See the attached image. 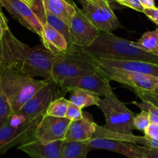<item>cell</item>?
I'll list each match as a JSON object with an SVG mask.
<instances>
[{"label":"cell","instance_id":"1","mask_svg":"<svg viewBox=\"0 0 158 158\" xmlns=\"http://www.w3.org/2000/svg\"><path fill=\"white\" fill-rule=\"evenodd\" d=\"M54 55L46 49L32 48L8 29L0 40V67L30 77L50 80Z\"/></svg>","mask_w":158,"mask_h":158},{"label":"cell","instance_id":"2","mask_svg":"<svg viewBox=\"0 0 158 158\" xmlns=\"http://www.w3.org/2000/svg\"><path fill=\"white\" fill-rule=\"evenodd\" d=\"M81 49L88 56L96 60H140L152 63L154 56L140 49L135 42L104 32H100L92 44Z\"/></svg>","mask_w":158,"mask_h":158},{"label":"cell","instance_id":"3","mask_svg":"<svg viewBox=\"0 0 158 158\" xmlns=\"http://www.w3.org/2000/svg\"><path fill=\"white\" fill-rule=\"evenodd\" d=\"M50 80H35L26 74L0 67V85L9 99L14 114L49 83Z\"/></svg>","mask_w":158,"mask_h":158},{"label":"cell","instance_id":"4","mask_svg":"<svg viewBox=\"0 0 158 158\" xmlns=\"http://www.w3.org/2000/svg\"><path fill=\"white\" fill-rule=\"evenodd\" d=\"M98 72L92 59L75 46L64 53L54 55L50 80L58 84L66 79L76 78Z\"/></svg>","mask_w":158,"mask_h":158},{"label":"cell","instance_id":"5","mask_svg":"<svg viewBox=\"0 0 158 158\" xmlns=\"http://www.w3.org/2000/svg\"><path fill=\"white\" fill-rule=\"evenodd\" d=\"M98 107L106 118V125L103 127L105 129L119 134H133V131L135 129L134 125L135 114L128 109L115 94L101 99L99 102Z\"/></svg>","mask_w":158,"mask_h":158},{"label":"cell","instance_id":"6","mask_svg":"<svg viewBox=\"0 0 158 158\" xmlns=\"http://www.w3.org/2000/svg\"><path fill=\"white\" fill-rule=\"evenodd\" d=\"M46 112H42L27 119L18 127L11 126L9 123L0 127V156L14 146L35 139V132Z\"/></svg>","mask_w":158,"mask_h":158},{"label":"cell","instance_id":"7","mask_svg":"<svg viewBox=\"0 0 158 158\" xmlns=\"http://www.w3.org/2000/svg\"><path fill=\"white\" fill-rule=\"evenodd\" d=\"M82 6V12L89 21L100 32L112 33L120 27L118 19L114 14L108 1L93 2L78 0Z\"/></svg>","mask_w":158,"mask_h":158},{"label":"cell","instance_id":"8","mask_svg":"<svg viewBox=\"0 0 158 158\" xmlns=\"http://www.w3.org/2000/svg\"><path fill=\"white\" fill-rule=\"evenodd\" d=\"M94 62V60H93ZM95 63L98 70L110 81H116L129 88L153 92L158 87V77Z\"/></svg>","mask_w":158,"mask_h":158},{"label":"cell","instance_id":"9","mask_svg":"<svg viewBox=\"0 0 158 158\" xmlns=\"http://www.w3.org/2000/svg\"><path fill=\"white\" fill-rule=\"evenodd\" d=\"M66 91L53 80H49L46 86L37 92L19 113L29 118L42 112H46L50 103L57 98L64 97Z\"/></svg>","mask_w":158,"mask_h":158},{"label":"cell","instance_id":"10","mask_svg":"<svg viewBox=\"0 0 158 158\" xmlns=\"http://www.w3.org/2000/svg\"><path fill=\"white\" fill-rule=\"evenodd\" d=\"M60 86L66 92L80 89L94 93L99 96H103L104 97L114 94L110 80L99 70L95 73L66 79L60 83Z\"/></svg>","mask_w":158,"mask_h":158},{"label":"cell","instance_id":"11","mask_svg":"<svg viewBox=\"0 0 158 158\" xmlns=\"http://www.w3.org/2000/svg\"><path fill=\"white\" fill-rule=\"evenodd\" d=\"M69 26L73 46L79 48L92 44L100 33L78 7Z\"/></svg>","mask_w":158,"mask_h":158},{"label":"cell","instance_id":"12","mask_svg":"<svg viewBox=\"0 0 158 158\" xmlns=\"http://www.w3.org/2000/svg\"><path fill=\"white\" fill-rule=\"evenodd\" d=\"M0 7L5 8L19 23L41 38L43 23L28 5L20 0H0Z\"/></svg>","mask_w":158,"mask_h":158},{"label":"cell","instance_id":"13","mask_svg":"<svg viewBox=\"0 0 158 158\" xmlns=\"http://www.w3.org/2000/svg\"><path fill=\"white\" fill-rule=\"evenodd\" d=\"M71 121L66 117H55L45 114L35 132V139L43 143L65 140Z\"/></svg>","mask_w":158,"mask_h":158},{"label":"cell","instance_id":"14","mask_svg":"<svg viewBox=\"0 0 158 158\" xmlns=\"http://www.w3.org/2000/svg\"><path fill=\"white\" fill-rule=\"evenodd\" d=\"M88 142L89 151L102 149L123 154L129 158H143L146 147L109 138L93 137Z\"/></svg>","mask_w":158,"mask_h":158},{"label":"cell","instance_id":"15","mask_svg":"<svg viewBox=\"0 0 158 158\" xmlns=\"http://www.w3.org/2000/svg\"><path fill=\"white\" fill-rule=\"evenodd\" d=\"M64 140L43 143L36 139L18 146V149L23 151L32 158H60Z\"/></svg>","mask_w":158,"mask_h":158},{"label":"cell","instance_id":"16","mask_svg":"<svg viewBox=\"0 0 158 158\" xmlns=\"http://www.w3.org/2000/svg\"><path fill=\"white\" fill-rule=\"evenodd\" d=\"M97 123L92 117L86 113L83 117L77 121H71L65 137V141L87 142L92 139Z\"/></svg>","mask_w":158,"mask_h":158},{"label":"cell","instance_id":"17","mask_svg":"<svg viewBox=\"0 0 158 158\" xmlns=\"http://www.w3.org/2000/svg\"><path fill=\"white\" fill-rule=\"evenodd\" d=\"M92 59V58H91ZM94 63L108 67L117 68L131 72L158 77V65L140 60H106L92 59Z\"/></svg>","mask_w":158,"mask_h":158},{"label":"cell","instance_id":"18","mask_svg":"<svg viewBox=\"0 0 158 158\" xmlns=\"http://www.w3.org/2000/svg\"><path fill=\"white\" fill-rule=\"evenodd\" d=\"M41 40L45 49L53 55L64 53L69 50L65 37L47 23L43 24Z\"/></svg>","mask_w":158,"mask_h":158},{"label":"cell","instance_id":"19","mask_svg":"<svg viewBox=\"0 0 158 158\" xmlns=\"http://www.w3.org/2000/svg\"><path fill=\"white\" fill-rule=\"evenodd\" d=\"M45 12L59 17L69 26L77 6L68 0H43Z\"/></svg>","mask_w":158,"mask_h":158},{"label":"cell","instance_id":"20","mask_svg":"<svg viewBox=\"0 0 158 158\" xmlns=\"http://www.w3.org/2000/svg\"><path fill=\"white\" fill-rule=\"evenodd\" d=\"M69 93V102L81 109L90 106H98L99 102L101 100L100 96L97 94L83 89H73Z\"/></svg>","mask_w":158,"mask_h":158},{"label":"cell","instance_id":"21","mask_svg":"<svg viewBox=\"0 0 158 158\" xmlns=\"http://www.w3.org/2000/svg\"><path fill=\"white\" fill-rule=\"evenodd\" d=\"M89 151L88 142H63L60 158H86Z\"/></svg>","mask_w":158,"mask_h":158},{"label":"cell","instance_id":"22","mask_svg":"<svg viewBox=\"0 0 158 158\" xmlns=\"http://www.w3.org/2000/svg\"><path fill=\"white\" fill-rule=\"evenodd\" d=\"M135 44L142 50L158 56V29L143 33Z\"/></svg>","mask_w":158,"mask_h":158},{"label":"cell","instance_id":"23","mask_svg":"<svg viewBox=\"0 0 158 158\" xmlns=\"http://www.w3.org/2000/svg\"><path fill=\"white\" fill-rule=\"evenodd\" d=\"M46 23L50 25L52 28L58 31L60 33H61L65 39L67 41L68 45H69V49L75 47L73 46L72 41H71V35L70 32H69V26L66 23H65L63 20L60 19L59 17L52 15V14L46 12Z\"/></svg>","mask_w":158,"mask_h":158},{"label":"cell","instance_id":"24","mask_svg":"<svg viewBox=\"0 0 158 158\" xmlns=\"http://www.w3.org/2000/svg\"><path fill=\"white\" fill-rule=\"evenodd\" d=\"M70 103L65 97H60L52 101L46 110V114L55 117H66L68 107Z\"/></svg>","mask_w":158,"mask_h":158},{"label":"cell","instance_id":"25","mask_svg":"<svg viewBox=\"0 0 158 158\" xmlns=\"http://www.w3.org/2000/svg\"><path fill=\"white\" fill-rule=\"evenodd\" d=\"M13 114L10 102L2 91L0 85V127L9 122L11 116Z\"/></svg>","mask_w":158,"mask_h":158},{"label":"cell","instance_id":"26","mask_svg":"<svg viewBox=\"0 0 158 158\" xmlns=\"http://www.w3.org/2000/svg\"><path fill=\"white\" fill-rule=\"evenodd\" d=\"M26 3L32 9L42 23H46V12L43 6V0H20Z\"/></svg>","mask_w":158,"mask_h":158},{"label":"cell","instance_id":"27","mask_svg":"<svg viewBox=\"0 0 158 158\" xmlns=\"http://www.w3.org/2000/svg\"><path fill=\"white\" fill-rule=\"evenodd\" d=\"M150 123H151V120L148 111L142 110L140 114H135L134 116V125L135 129L145 132Z\"/></svg>","mask_w":158,"mask_h":158},{"label":"cell","instance_id":"28","mask_svg":"<svg viewBox=\"0 0 158 158\" xmlns=\"http://www.w3.org/2000/svg\"><path fill=\"white\" fill-rule=\"evenodd\" d=\"M133 104L136 105L138 106L140 110H143L148 111V114L150 115V120H151V123H156L158 124V108L156 107L155 106L152 104V103H149L147 101H142L140 103L137 101L132 102Z\"/></svg>","mask_w":158,"mask_h":158},{"label":"cell","instance_id":"29","mask_svg":"<svg viewBox=\"0 0 158 158\" xmlns=\"http://www.w3.org/2000/svg\"><path fill=\"white\" fill-rule=\"evenodd\" d=\"M130 89L141 100V101L149 102V103H152L154 106L158 108V98L152 95L151 93L148 92V91L141 90V89H134V88H130Z\"/></svg>","mask_w":158,"mask_h":158},{"label":"cell","instance_id":"30","mask_svg":"<svg viewBox=\"0 0 158 158\" xmlns=\"http://www.w3.org/2000/svg\"><path fill=\"white\" fill-rule=\"evenodd\" d=\"M83 114H84L82 111L81 108L70 103L68 107L67 112H66V117L69 119L70 121H77L83 118Z\"/></svg>","mask_w":158,"mask_h":158},{"label":"cell","instance_id":"31","mask_svg":"<svg viewBox=\"0 0 158 158\" xmlns=\"http://www.w3.org/2000/svg\"><path fill=\"white\" fill-rule=\"evenodd\" d=\"M26 120H27V118L24 115L19 114V113H16V114H13L11 116L8 123L14 127H18L23 125Z\"/></svg>","mask_w":158,"mask_h":158},{"label":"cell","instance_id":"32","mask_svg":"<svg viewBox=\"0 0 158 158\" xmlns=\"http://www.w3.org/2000/svg\"><path fill=\"white\" fill-rule=\"evenodd\" d=\"M145 136L158 140V124L151 123L144 132Z\"/></svg>","mask_w":158,"mask_h":158},{"label":"cell","instance_id":"33","mask_svg":"<svg viewBox=\"0 0 158 158\" xmlns=\"http://www.w3.org/2000/svg\"><path fill=\"white\" fill-rule=\"evenodd\" d=\"M123 6L131 8V9L137 11V12H143V11H144V8L141 5L140 0H125Z\"/></svg>","mask_w":158,"mask_h":158},{"label":"cell","instance_id":"34","mask_svg":"<svg viewBox=\"0 0 158 158\" xmlns=\"http://www.w3.org/2000/svg\"><path fill=\"white\" fill-rule=\"evenodd\" d=\"M2 8L0 7V40L2 38L3 35L8 29H9L8 26V21L6 17L5 16L4 13L2 11Z\"/></svg>","mask_w":158,"mask_h":158},{"label":"cell","instance_id":"35","mask_svg":"<svg viewBox=\"0 0 158 158\" xmlns=\"http://www.w3.org/2000/svg\"><path fill=\"white\" fill-rule=\"evenodd\" d=\"M143 13L154 23L158 26V8H154V9H145Z\"/></svg>","mask_w":158,"mask_h":158},{"label":"cell","instance_id":"36","mask_svg":"<svg viewBox=\"0 0 158 158\" xmlns=\"http://www.w3.org/2000/svg\"><path fill=\"white\" fill-rule=\"evenodd\" d=\"M143 158H158V149L146 147Z\"/></svg>","mask_w":158,"mask_h":158},{"label":"cell","instance_id":"37","mask_svg":"<svg viewBox=\"0 0 158 158\" xmlns=\"http://www.w3.org/2000/svg\"><path fill=\"white\" fill-rule=\"evenodd\" d=\"M140 3L145 9H154L156 8L154 0H140Z\"/></svg>","mask_w":158,"mask_h":158},{"label":"cell","instance_id":"38","mask_svg":"<svg viewBox=\"0 0 158 158\" xmlns=\"http://www.w3.org/2000/svg\"><path fill=\"white\" fill-rule=\"evenodd\" d=\"M149 93H151V94H152V95H154V97H157V98H158V87L156 88V89H154V90L153 91V92H149Z\"/></svg>","mask_w":158,"mask_h":158},{"label":"cell","instance_id":"39","mask_svg":"<svg viewBox=\"0 0 158 158\" xmlns=\"http://www.w3.org/2000/svg\"><path fill=\"white\" fill-rule=\"evenodd\" d=\"M152 63H154V64L158 65V56H154V59H153Z\"/></svg>","mask_w":158,"mask_h":158},{"label":"cell","instance_id":"40","mask_svg":"<svg viewBox=\"0 0 158 158\" xmlns=\"http://www.w3.org/2000/svg\"><path fill=\"white\" fill-rule=\"evenodd\" d=\"M116 1H117V2H118L120 3V4H121V5H123V2H124V1H125V0H116Z\"/></svg>","mask_w":158,"mask_h":158},{"label":"cell","instance_id":"41","mask_svg":"<svg viewBox=\"0 0 158 158\" xmlns=\"http://www.w3.org/2000/svg\"><path fill=\"white\" fill-rule=\"evenodd\" d=\"M90 1H93V2H106L107 0H90Z\"/></svg>","mask_w":158,"mask_h":158},{"label":"cell","instance_id":"42","mask_svg":"<svg viewBox=\"0 0 158 158\" xmlns=\"http://www.w3.org/2000/svg\"><path fill=\"white\" fill-rule=\"evenodd\" d=\"M68 1H69V2H71V0H68Z\"/></svg>","mask_w":158,"mask_h":158}]
</instances>
